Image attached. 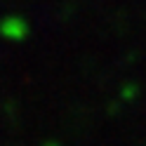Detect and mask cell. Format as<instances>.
<instances>
[{"mask_svg":"<svg viewBox=\"0 0 146 146\" xmlns=\"http://www.w3.org/2000/svg\"><path fill=\"white\" fill-rule=\"evenodd\" d=\"M47 146H57V144H47Z\"/></svg>","mask_w":146,"mask_h":146,"instance_id":"cell-1","label":"cell"}]
</instances>
